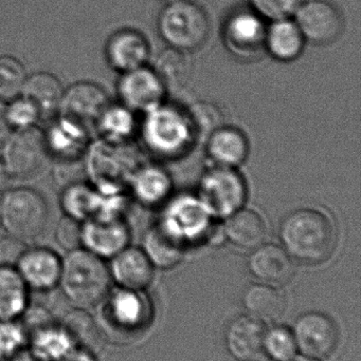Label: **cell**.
I'll use <instances>...</instances> for the list:
<instances>
[{
    "mask_svg": "<svg viewBox=\"0 0 361 361\" xmlns=\"http://www.w3.org/2000/svg\"><path fill=\"white\" fill-rule=\"evenodd\" d=\"M248 267L254 277L267 283H285L294 274L290 255L275 244H262L256 247Z\"/></svg>",
    "mask_w": 361,
    "mask_h": 361,
    "instance_id": "obj_21",
    "label": "cell"
},
{
    "mask_svg": "<svg viewBox=\"0 0 361 361\" xmlns=\"http://www.w3.org/2000/svg\"><path fill=\"white\" fill-rule=\"evenodd\" d=\"M189 128L196 137H209L214 131L222 127L223 116L213 104L197 103L191 107L188 114Z\"/></svg>",
    "mask_w": 361,
    "mask_h": 361,
    "instance_id": "obj_36",
    "label": "cell"
},
{
    "mask_svg": "<svg viewBox=\"0 0 361 361\" xmlns=\"http://www.w3.org/2000/svg\"><path fill=\"white\" fill-rule=\"evenodd\" d=\"M61 324L69 333L74 345L78 347L86 348L95 352L101 343V334L97 324L82 309L68 314Z\"/></svg>",
    "mask_w": 361,
    "mask_h": 361,
    "instance_id": "obj_33",
    "label": "cell"
},
{
    "mask_svg": "<svg viewBox=\"0 0 361 361\" xmlns=\"http://www.w3.org/2000/svg\"><path fill=\"white\" fill-rule=\"evenodd\" d=\"M226 235L235 245L256 250L266 239V224L260 214L251 209H237L226 223Z\"/></svg>",
    "mask_w": 361,
    "mask_h": 361,
    "instance_id": "obj_26",
    "label": "cell"
},
{
    "mask_svg": "<svg viewBox=\"0 0 361 361\" xmlns=\"http://www.w3.org/2000/svg\"><path fill=\"white\" fill-rule=\"evenodd\" d=\"M28 343L36 356L45 361H61L76 347L63 324L52 322L48 315L33 313L23 324Z\"/></svg>",
    "mask_w": 361,
    "mask_h": 361,
    "instance_id": "obj_8",
    "label": "cell"
},
{
    "mask_svg": "<svg viewBox=\"0 0 361 361\" xmlns=\"http://www.w3.org/2000/svg\"><path fill=\"white\" fill-rule=\"evenodd\" d=\"M66 87L55 74L47 71L28 74L20 95L37 108L42 121H50L59 114Z\"/></svg>",
    "mask_w": 361,
    "mask_h": 361,
    "instance_id": "obj_19",
    "label": "cell"
},
{
    "mask_svg": "<svg viewBox=\"0 0 361 361\" xmlns=\"http://www.w3.org/2000/svg\"><path fill=\"white\" fill-rule=\"evenodd\" d=\"M297 345L294 335L288 329L279 328L266 332L265 336V352L273 360L288 361L296 354Z\"/></svg>",
    "mask_w": 361,
    "mask_h": 361,
    "instance_id": "obj_38",
    "label": "cell"
},
{
    "mask_svg": "<svg viewBox=\"0 0 361 361\" xmlns=\"http://www.w3.org/2000/svg\"><path fill=\"white\" fill-rule=\"evenodd\" d=\"M81 226L82 222L63 214L54 231V240L57 245L67 252L80 248Z\"/></svg>",
    "mask_w": 361,
    "mask_h": 361,
    "instance_id": "obj_40",
    "label": "cell"
},
{
    "mask_svg": "<svg viewBox=\"0 0 361 361\" xmlns=\"http://www.w3.org/2000/svg\"><path fill=\"white\" fill-rule=\"evenodd\" d=\"M295 16L301 33L314 44H331L343 33V16L333 4L324 0L305 1Z\"/></svg>",
    "mask_w": 361,
    "mask_h": 361,
    "instance_id": "obj_12",
    "label": "cell"
},
{
    "mask_svg": "<svg viewBox=\"0 0 361 361\" xmlns=\"http://www.w3.org/2000/svg\"><path fill=\"white\" fill-rule=\"evenodd\" d=\"M154 71L165 89L177 90L190 82L193 71L192 61L186 51L167 49L157 59Z\"/></svg>",
    "mask_w": 361,
    "mask_h": 361,
    "instance_id": "obj_30",
    "label": "cell"
},
{
    "mask_svg": "<svg viewBox=\"0 0 361 361\" xmlns=\"http://www.w3.org/2000/svg\"><path fill=\"white\" fill-rule=\"evenodd\" d=\"M158 27L172 48L184 51L199 48L210 32L207 14L193 1L169 4L159 17Z\"/></svg>",
    "mask_w": 361,
    "mask_h": 361,
    "instance_id": "obj_4",
    "label": "cell"
},
{
    "mask_svg": "<svg viewBox=\"0 0 361 361\" xmlns=\"http://www.w3.org/2000/svg\"><path fill=\"white\" fill-rule=\"evenodd\" d=\"M201 197L209 210L220 216L232 214L245 199V186L237 173L229 167L210 171L203 178Z\"/></svg>",
    "mask_w": 361,
    "mask_h": 361,
    "instance_id": "obj_9",
    "label": "cell"
},
{
    "mask_svg": "<svg viewBox=\"0 0 361 361\" xmlns=\"http://www.w3.org/2000/svg\"><path fill=\"white\" fill-rule=\"evenodd\" d=\"M266 331L256 317L241 316L235 318L226 331V347L237 361H263Z\"/></svg>",
    "mask_w": 361,
    "mask_h": 361,
    "instance_id": "obj_16",
    "label": "cell"
},
{
    "mask_svg": "<svg viewBox=\"0 0 361 361\" xmlns=\"http://www.w3.org/2000/svg\"><path fill=\"white\" fill-rule=\"evenodd\" d=\"M208 150L212 160L220 166L231 169L246 160L249 144L239 129L222 126L210 135Z\"/></svg>",
    "mask_w": 361,
    "mask_h": 361,
    "instance_id": "obj_24",
    "label": "cell"
},
{
    "mask_svg": "<svg viewBox=\"0 0 361 361\" xmlns=\"http://www.w3.org/2000/svg\"><path fill=\"white\" fill-rule=\"evenodd\" d=\"M304 40L297 23L288 18L273 21L265 38L271 55L284 61H294L301 54Z\"/></svg>",
    "mask_w": 361,
    "mask_h": 361,
    "instance_id": "obj_27",
    "label": "cell"
},
{
    "mask_svg": "<svg viewBox=\"0 0 361 361\" xmlns=\"http://www.w3.org/2000/svg\"><path fill=\"white\" fill-rule=\"evenodd\" d=\"M48 202L31 187L8 188L0 197V226L6 235L23 241L35 239L49 222Z\"/></svg>",
    "mask_w": 361,
    "mask_h": 361,
    "instance_id": "obj_3",
    "label": "cell"
},
{
    "mask_svg": "<svg viewBox=\"0 0 361 361\" xmlns=\"http://www.w3.org/2000/svg\"><path fill=\"white\" fill-rule=\"evenodd\" d=\"M288 361H321V360H314V358L309 357H301V358H292V360Z\"/></svg>",
    "mask_w": 361,
    "mask_h": 361,
    "instance_id": "obj_46",
    "label": "cell"
},
{
    "mask_svg": "<svg viewBox=\"0 0 361 361\" xmlns=\"http://www.w3.org/2000/svg\"><path fill=\"white\" fill-rule=\"evenodd\" d=\"M101 141L118 145L129 139L135 128L133 112L122 104L110 102L93 124Z\"/></svg>",
    "mask_w": 361,
    "mask_h": 361,
    "instance_id": "obj_28",
    "label": "cell"
},
{
    "mask_svg": "<svg viewBox=\"0 0 361 361\" xmlns=\"http://www.w3.org/2000/svg\"><path fill=\"white\" fill-rule=\"evenodd\" d=\"M4 106L6 103L0 101V148L4 145V142L10 137L12 130L8 127V122L6 120V114H4Z\"/></svg>",
    "mask_w": 361,
    "mask_h": 361,
    "instance_id": "obj_43",
    "label": "cell"
},
{
    "mask_svg": "<svg viewBox=\"0 0 361 361\" xmlns=\"http://www.w3.org/2000/svg\"><path fill=\"white\" fill-rule=\"evenodd\" d=\"M28 73L25 66L12 55H0V101L20 95Z\"/></svg>",
    "mask_w": 361,
    "mask_h": 361,
    "instance_id": "obj_34",
    "label": "cell"
},
{
    "mask_svg": "<svg viewBox=\"0 0 361 361\" xmlns=\"http://www.w3.org/2000/svg\"><path fill=\"white\" fill-rule=\"evenodd\" d=\"M110 103L107 91L101 85L91 80H80L65 89L59 114L93 128Z\"/></svg>",
    "mask_w": 361,
    "mask_h": 361,
    "instance_id": "obj_15",
    "label": "cell"
},
{
    "mask_svg": "<svg viewBox=\"0 0 361 361\" xmlns=\"http://www.w3.org/2000/svg\"><path fill=\"white\" fill-rule=\"evenodd\" d=\"M110 283L112 277L105 260L84 248L70 250L61 258L59 286L76 307L86 309L105 300Z\"/></svg>",
    "mask_w": 361,
    "mask_h": 361,
    "instance_id": "obj_2",
    "label": "cell"
},
{
    "mask_svg": "<svg viewBox=\"0 0 361 361\" xmlns=\"http://www.w3.org/2000/svg\"><path fill=\"white\" fill-rule=\"evenodd\" d=\"M225 35L235 54L249 59L256 56L264 46L266 30L256 15L241 12L229 19Z\"/></svg>",
    "mask_w": 361,
    "mask_h": 361,
    "instance_id": "obj_20",
    "label": "cell"
},
{
    "mask_svg": "<svg viewBox=\"0 0 361 361\" xmlns=\"http://www.w3.org/2000/svg\"><path fill=\"white\" fill-rule=\"evenodd\" d=\"M29 290L14 267L0 265V320H17L23 315Z\"/></svg>",
    "mask_w": 361,
    "mask_h": 361,
    "instance_id": "obj_25",
    "label": "cell"
},
{
    "mask_svg": "<svg viewBox=\"0 0 361 361\" xmlns=\"http://www.w3.org/2000/svg\"><path fill=\"white\" fill-rule=\"evenodd\" d=\"M280 237L288 255L307 264L328 260L336 243L334 226L328 216L311 208L288 214L282 222Z\"/></svg>",
    "mask_w": 361,
    "mask_h": 361,
    "instance_id": "obj_1",
    "label": "cell"
},
{
    "mask_svg": "<svg viewBox=\"0 0 361 361\" xmlns=\"http://www.w3.org/2000/svg\"><path fill=\"white\" fill-rule=\"evenodd\" d=\"M242 301L250 314L263 319H277L285 311V298L282 293L265 284L248 286Z\"/></svg>",
    "mask_w": 361,
    "mask_h": 361,
    "instance_id": "obj_31",
    "label": "cell"
},
{
    "mask_svg": "<svg viewBox=\"0 0 361 361\" xmlns=\"http://www.w3.org/2000/svg\"><path fill=\"white\" fill-rule=\"evenodd\" d=\"M256 12L273 20L290 18L305 0H250Z\"/></svg>",
    "mask_w": 361,
    "mask_h": 361,
    "instance_id": "obj_39",
    "label": "cell"
},
{
    "mask_svg": "<svg viewBox=\"0 0 361 361\" xmlns=\"http://www.w3.org/2000/svg\"><path fill=\"white\" fill-rule=\"evenodd\" d=\"M8 361H45L42 358L36 356L33 352L27 351V350H23V351L17 353L16 355L13 356Z\"/></svg>",
    "mask_w": 361,
    "mask_h": 361,
    "instance_id": "obj_45",
    "label": "cell"
},
{
    "mask_svg": "<svg viewBox=\"0 0 361 361\" xmlns=\"http://www.w3.org/2000/svg\"><path fill=\"white\" fill-rule=\"evenodd\" d=\"M11 180H12V179H11L10 175H8V171H6V166H4V162H2L1 159H0V195L8 188Z\"/></svg>",
    "mask_w": 361,
    "mask_h": 361,
    "instance_id": "obj_44",
    "label": "cell"
},
{
    "mask_svg": "<svg viewBox=\"0 0 361 361\" xmlns=\"http://www.w3.org/2000/svg\"><path fill=\"white\" fill-rule=\"evenodd\" d=\"M165 87L155 71L146 67L121 73L117 82L120 103L131 111H150L160 103Z\"/></svg>",
    "mask_w": 361,
    "mask_h": 361,
    "instance_id": "obj_13",
    "label": "cell"
},
{
    "mask_svg": "<svg viewBox=\"0 0 361 361\" xmlns=\"http://www.w3.org/2000/svg\"><path fill=\"white\" fill-rule=\"evenodd\" d=\"M154 110L144 125V135L148 145L171 150L182 146L189 131L188 122L171 110Z\"/></svg>",
    "mask_w": 361,
    "mask_h": 361,
    "instance_id": "obj_22",
    "label": "cell"
},
{
    "mask_svg": "<svg viewBox=\"0 0 361 361\" xmlns=\"http://www.w3.org/2000/svg\"><path fill=\"white\" fill-rule=\"evenodd\" d=\"M61 361H97V360L95 352L76 345Z\"/></svg>",
    "mask_w": 361,
    "mask_h": 361,
    "instance_id": "obj_42",
    "label": "cell"
},
{
    "mask_svg": "<svg viewBox=\"0 0 361 361\" xmlns=\"http://www.w3.org/2000/svg\"><path fill=\"white\" fill-rule=\"evenodd\" d=\"M110 277L122 288L140 290L153 279V264L143 250L126 246L110 259Z\"/></svg>",
    "mask_w": 361,
    "mask_h": 361,
    "instance_id": "obj_18",
    "label": "cell"
},
{
    "mask_svg": "<svg viewBox=\"0 0 361 361\" xmlns=\"http://www.w3.org/2000/svg\"><path fill=\"white\" fill-rule=\"evenodd\" d=\"M15 269L29 290L47 292L59 286L61 258L55 250L47 246H28Z\"/></svg>",
    "mask_w": 361,
    "mask_h": 361,
    "instance_id": "obj_14",
    "label": "cell"
},
{
    "mask_svg": "<svg viewBox=\"0 0 361 361\" xmlns=\"http://www.w3.org/2000/svg\"><path fill=\"white\" fill-rule=\"evenodd\" d=\"M129 227L121 218L88 219L81 226V247L104 260L129 246Z\"/></svg>",
    "mask_w": 361,
    "mask_h": 361,
    "instance_id": "obj_10",
    "label": "cell"
},
{
    "mask_svg": "<svg viewBox=\"0 0 361 361\" xmlns=\"http://www.w3.org/2000/svg\"><path fill=\"white\" fill-rule=\"evenodd\" d=\"M27 247V242L13 235L0 238V265L15 267Z\"/></svg>",
    "mask_w": 361,
    "mask_h": 361,
    "instance_id": "obj_41",
    "label": "cell"
},
{
    "mask_svg": "<svg viewBox=\"0 0 361 361\" xmlns=\"http://www.w3.org/2000/svg\"><path fill=\"white\" fill-rule=\"evenodd\" d=\"M297 349L305 357L324 360L334 353L339 343V333L335 322L319 312L303 314L295 324Z\"/></svg>",
    "mask_w": 361,
    "mask_h": 361,
    "instance_id": "obj_7",
    "label": "cell"
},
{
    "mask_svg": "<svg viewBox=\"0 0 361 361\" xmlns=\"http://www.w3.org/2000/svg\"><path fill=\"white\" fill-rule=\"evenodd\" d=\"M104 307V318L108 326L120 334H131L141 330L150 319L148 301L138 290L121 288L108 294Z\"/></svg>",
    "mask_w": 361,
    "mask_h": 361,
    "instance_id": "obj_11",
    "label": "cell"
},
{
    "mask_svg": "<svg viewBox=\"0 0 361 361\" xmlns=\"http://www.w3.org/2000/svg\"><path fill=\"white\" fill-rule=\"evenodd\" d=\"M148 55V40L135 30H120L112 34L105 44L106 61L120 73L144 67Z\"/></svg>",
    "mask_w": 361,
    "mask_h": 361,
    "instance_id": "obj_17",
    "label": "cell"
},
{
    "mask_svg": "<svg viewBox=\"0 0 361 361\" xmlns=\"http://www.w3.org/2000/svg\"><path fill=\"white\" fill-rule=\"evenodd\" d=\"M97 199V189L91 183L73 180L64 186L59 195V207L64 216L84 222L95 216Z\"/></svg>",
    "mask_w": 361,
    "mask_h": 361,
    "instance_id": "obj_29",
    "label": "cell"
},
{
    "mask_svg": "<svg viewBox=\"0 0 361 361\" xmlns=\"http://www.w3.org/2000/svg\"><path fill=\"white\" fill-rule=\"evenodd\" d=\"M169 190L170 182L167 175L154 167L141 169L133 180L134 193L146 204L160 202Z\"/></svg>",
    "mask_w": 361,
    "mask_h": 361,
    "instance_id": "obj_32",
    "label": "cell"
},
{
    "mask_svg": "<svg viewBox=\"0 0 361 361\" xmlns=\"http://www.w3.org/2000/svg\"><path fill=\"white\" fill-rule=\"evenodd\" d=\"M4 114L12 133L33 128L42 121L36 106L23 95L6 102Z\"/></svg>",
    "mask_w": 361,
    "mask_h": 361,
    "instance_id": "obj_35",
    "label": "cell"
},
{
    "mask_svg": "<svg viewBox=\"0 0 361 361\" xmlns=\"http://www.w3.org/2000/svg\"><path fill=\"white\" fill-rule=\"evenodd\" d=\"M169 4H173V2H182V1H193V0H165Z\"/></svg>",
    "mask_w": 361,
    "mask_h": 361,
    "instance_id": "obj_47",
    "label": "cell"
},
{
    "mask_svg": "<svg viewBox=\"0 0 361 361\" xmlns=\"http://www.w3.org/2000/svg\"><path fill=\"white\" fill-rule=\"evenodd\" d=\"M90 127L73 118L57 114L42 129L45 146L50 160L76 164L85 158L91 143Z\"/></svg>",
    "mask_w": 361,
    "mask_h": 361,
    "instance_id": "obj_6",
    "label": "cell"
},
{
    "mask_svg": "<svg viewBox=\"0 0 361 361\" xmlns=\"http://www.w3.org/2000/svg\"><path fill=\"white\" fill-rule=\"evenodd\" d=\"M184 241L165 223L150 228L143 239V252L153 265L163 269L174 267L182 260Z\"/></svg>",
    "mask_w": 361,
    "mask_h": 361,
    "instance_id": "obj_23",
    "label": "cell"
},
{
    "mask_svg": "<svg viewBox=\"0 0 361 361\" xmlns=\"http://www.w3.org/2000/svg\"><path fill=\"white\" fill-rule=\"evenodd\" d=\"M1 160L11 179L32 180L46 166L49 159L42 129L36 126L13 131L1 146Z\"/></svg>",
    "mask_w": 361,
    "mask_h": 361,
    "instance_id": "obj_5",
    "label": "cell"
},
{
    "mask_svg": "<svg viewBox=\"0 0 361 361\" xmlns=\"http://www.w3.org/2000/svg\"><path fill=\"white\" fill-rule=\"evenodd\" d=\"M28 335L16 320H0V361H8L23 351Z\"/></svg>",
    "mask_w": 361,
    "mask_h": 361,
    "instance_id": "obj_37",
    "label": "cell"
}]
</instances>
